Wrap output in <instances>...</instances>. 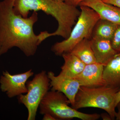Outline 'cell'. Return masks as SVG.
Segmentation results:
<instances>
[{
  "instance_id": "1",
  "label": "cell",
  "mask_w": 120,
  "mask_h": 120,
  "mask_svg": "<svg viewBox=\"0 0 120 120\" xmlns=\"http://www.w3.org/2000/svg\"><path fill=\"white\" fill-rule=\"evenodd\" d=\"M15 1H0V56L16 47L26 56H31L36 53L39 45L48 38V32L35 34L33 27L38 19V13L34 11L27 17L17 15L13 9Z\"/></svg>"
},
{
  "instance_id": "2",
  "label": "cell",
  "mask_w": 120,
  "mask_h": 120,
  "mask_svg": "<svg viewBox=\"0 0 120 120\" xmlns=\"http://www.w3.org/2000/svg\"><path fill=\"white\" fill-rule=\"evenodd\" d=\"M13 9L15 13L24 17H28L31 11H42L52 16L57 20L58 28L50 33L52 36H60L65 39L69 37L81 11L76 7L64 1L56 0H15Z\"/></svg>"
},
{
  "instance_id": "3",
  "label": "cell",
  "mask_w": 120,
  "mask_h": 120,
  "mask_svg": "<svg viewBox=\"0 0 120 120\" xmlns=\"http://www.w3.org/2000/svg\"><path fill=\"white\" fill-rule=\"evenodd\" d=\"M120 89L106 85L94 88L80 86L72 107L77 110L86 107L101 109L114 120L116 113L115 99Z\"/></svg>"
},
{
  "instance_id": "4",
  "label": "cell",
  "mask_w": 120,
  "mask_h": 120,
  "mask_svg": "<svg viewBox=\"0 0 120 120\" xmlns=\"http://www.w3.org/2000/svg\"><path fill=\"white\" fill-rule=\"evenodd\" d=\"M79 6L81 13L69 37L52 46L51 50L56 56H62L64 54L71 52L83 39H90L92 38L94 28L101 18L92 9L84 5Z\"/></svg>"
},
{
  "instance_id": "5",
  "label": "cell",
  "mask_w": 120,
  "mask_h": 120,
  "mask_svg": "<svg viewBox=\"0 0 120 120\" xmlns=\"http://www.w3.org/2000/svg\"><path fill=\"white\" fill-rule=\"evenodd\" d=\"M70 101L62 92L48 91L40 103L39 108L41 114H49L56 120H70L77 118L82 120H96L101 117L98 113L87 114L79 112L71 107Z\"/></svg>"
},
{
  "instance_id": "6",
  "label": "cell",
  "mask_w": 120,
  "mask_h": 120,
  "mask_svg": "<svg viewBox=\"0 0 120 120\" xmlns=\"http://www.w3.org/2000/svg\"><path fill=\"white\" fill-rule=\"evenodd\" d=\"M26 86L27 92L18 96V101L27 109V120H35L40 103L50 87L46 71H42L36 74L32 80L27 82Z\"/></svg>"
},
{
  "instance_id": "7",
  "label": "cell",
  "mask_w": 120,
  "mask_h": 120,
  "mask_svg": "<svg viewBox=\"0 0 120 120\" xmlns=\"http://www.w3.org/2000/svg\"><path fill=\"white\" fill-rule=\"evenodd\" d=\"M34 75L32 69L19 74L11 75L8 71H4L0 77V88L9 98L27 92L26 83Z\"/></svg>"
},
{
  "instance_id": "8",
  "label": "cell",
  "mask_w": 120,
  "mask_h": 120,
  "mask_svg": "<svg viewBox=\"0 0 120 120\" xmlns=\"http://www.w3.org/2000/svg\"><path fill=\"white\" fill-rule=\"evenodd\" d=\"M47 74L52 90L64 94L68 99L72 106H73L76 95L80 86L79 82L74 78L63 77L60 75H55L51 71Z\"/></svg>"
},
{
  "instance_id": "9",
  "label": "cell",
  "mask_w": 120,
  "mask_h": 120,
  "mask_svg": "<svg viewBox=\"0 0 120 120\" xmlns=\"http://www.w3.org/2000/svg\"><path fill=\"white\" fill-rule=\"evenodd\" d=\"M104 66L97 62L86 65L82 72L74 78L80 86L94 88L105 86L103 78Z\"/></svg>"
},
{
  "instance_id": "10",
  "label": "cell",
  "mask_w": 120,
  "mask_h": 120,
  "mask_svg": "<svg viewBox=\"0 0 120 120\" xmlns=\"http://www.w3.org/2000/svg\"><path fill=\"white\" fill-rule=\"evenodd\" d=\"M87 6L94 9L102 19L120 25V8L107 4L102 0H85L79 5Z\"/></svg>"
},
{
  "instance_id": "11",
  "label": "cell",
  "mask_w": 120,
  "mask_h": 120,
  "mask_svg": "<svg viewBox=\"0 0 120 120\" xmlns=\"http://www.w3.org/2000/svg\"><path fill=\"white\" fill-rule=\"evenodd\" d=\"M90 41L96 62L104 66L118 53L112 47L109 40L92 38Z\"/></svg>"
},
{
  "instance_id": "12",
  "label": "cell",
  "mask_w": 120,
  "mask_h": 120,
  "mask_svg": "<svg viewBox=\"0 0 120 120\" xmlns=\"http://www.w3.org/2000/svg\"><path fill=\"white\" fill-rule=\"evenodd\" d=\"M103 78L106 86L120 88V52L104 66Z\"/></svg>"
},
{
  "instance_id": "13",
  "label": "cell",
  "mask_w": 120,
  "mask_h": 120,
  "mask_svg": "<svg viewBox=\"0 0 120 120\" xmlns=\"http://www.w3.org/2000/svg\"><path fill=\"white\" fill-rule=\"evenodd\" d=\"M62 56L64 63L61 68L59 75L61 76L75 78L82 72L86 66L84 63L71 53L64 54Z\"/></svg>"
},
{
  "instance_id": "14",
  "label": "cell",
  "mask_w": 120,
  "mask_h": 120,
  "mask_svg": "<svg viewBox=\"0 0 120 120\" xmlns=\"http://www.w3.org/2000/svg\"><path fill=\"white\" fill-rule=\"evenodd\" d=\"M90 40L88 39H83L77 44L70 52L76 56L86 65L96 62Z\"/></svg>"
},
{
  "instance_id": "15",
  "label": "cell",
  "mask_w": 120,
  "mask_h": 120,
  "mask_svg": "<svg viewBox=\"0 0 120 120\" xmlns=\"http://www.w3.org/2000/svg\"><path fill=\"white\" fill-rule=\"evenodd\" d=\"M117 25L108 20L101 19L95 26L92 32V38L111 41Z\"/></svg>"
},
{
  "instance_id": "16",
  "label": "cell",
  "mask_w": 120,
  "mask_h": 120,
  "mask_svg": "<svg viewBox=\"0 0 120 120\" xmlns=\"http://www.w3.org/2000/svg\"><path fill=\"white\" fill-rule=\"evenodd\" d=\"M112 47L118 52H120V25H117L112 38L111 40Z\"/></svg>"
},
{
  "instance_id": "17",
  "label": "cell",
  "mask_w": 120,
  "mask_h": 120,
  "mask_svg": "<svg viewBox=\"0 0 120 120\" xmlns=\"http://www.w3.org/2000/svg\"><path fill=\"white\" fill-rule=\"evenodd\" d=\"M85 0H64V2L68 4L76 7Z\"/></svg>"
},
{
  "instance_id": "18",
  "label": "cell",
  "mask_w": 120,
  "mask_h": 120,
  "mask_svg": "<svg viewBox=\"0 0 120 120\" xmlns=\"http://www.w3.org/2000/svg\"><path fill=\"white\" fill-rule=\"evenodd\" d=\"M103 2L113 5L120 8V0H102Z\"/></svg>"
},
{
  "instance_id": "19",
  "label": "cell",
  "mask_w": 120,
  "mask_h": 120,
  "mask_svg": "<svg viewBox=\"0 0 120 120\" xmlns=\"http://www.w3.org/2000/svg\"><path fill=\"white\" fill-rule=\"evenodd\" d=\"M101 117L103 120H112L111 116H110L109 113H102L101 114Z\"/></svg>"
},
{
  "instance_id": "20",
  "label": "cell",
  "mask_w": 120,
  "mask_h": 120,
  "mask_svg": "<svg viewBox=\"0 0 120 120\" xmlns=\"http://www.w3.org/2000/svg\"><path fill=\"white\" fill-rule=\"evenodd\" d=\"M43 120H56V118L53 116L49 114H43V116L42 118Z\"/></svg>"
},
{
  "instance_id": "21",
  "label": "cell",
  "mask_w": 120,
  "mask_h": 120,
  "mask_svg": "<svg viewBox=\"0 0 120 120\" xmlns=\"http://www.w3.org/2000/svg\"><path fill=\"white\" fill-rule=\"evenodd\" d=\"M116 107H117L118 111L116 112V120H120V101L117 103Z\"/></svg>"
},
{
  "instance_id": "22",
  "label": "cell",
  "mask_w": 120,
  "mask_h": 120,
  "mask_svg": "<svg viewBox=\"0 0 120 120\" xmlns=\"http://www.w3.org/2000/svg\"><path fill=\"white\" fill-rule=\"evenodd\" d=\"M120 101V89L116 94V99H115V104H116V107L117 103Z\"/></svg>"
},
{
  "instance_id": "23",
  "label": "cell",
  "mask_w": 120,
  "mask_h": 120,
  "mask_svg": "<svg viewBox=\"0 0 120 120\" xmlns=\"http://www.w3.org/2000/svg\"><path fill=\"white\" fill-rule=\"evenodd\" d=\"M56 0L58 1H64V0Z\"/></svg>"
}]
</instances>
